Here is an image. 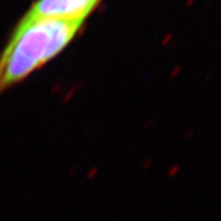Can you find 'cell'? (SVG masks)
<instances>
[{
    "mask_svg": "<svg viewBox=\"0 0 221 221\" xmlns=\"http://www.w3.org/2000/svg\"><path fill=\"white\" fill-rule=\"evenodd\" d=\"M99 0H37L24 17L83 23Z\"/></svg>",
    "mask_w": 221,
    "mask_h": 221,
    "instance_id": "obj_2",
    "label": "cell"
},
{
    "mask_svg": "<svg viewBox=\"0 0 221 221\" xmlns=\"http://www.w3.org/2000/svg\"><path fill=\"white\" fill-rule=\"evenodd\" d=\"M82 24L23 17L0 52V95L55 58Z\"/></svg>",
    "mask_w": 221,
    "mask_h": 221,
    "instance_id": "obj_1",
    "label": "cell"
}]
</instances>
